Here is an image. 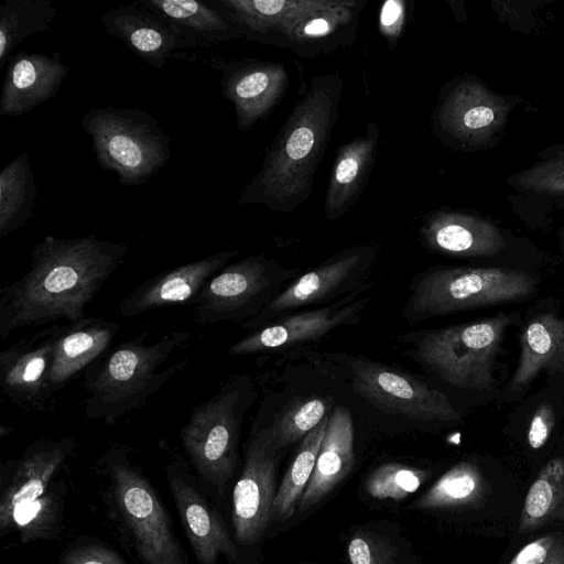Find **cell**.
Masks as SVG:
<instances>
[{"label": "cell", "instance_id": "33", "mask_svg": "<svg viewBox=\"0 0 564 564\" xmlns=\"http://www.w3.org/2000/svg\"><path fill=\"white\" fill-rule=\"evenodd\" d=\"M327 415L302 441L295 457L286 470L273 502V518L290 519L312 477L319 447L328 423Z\"/></svg>", "mask_w": 564, "mask_h": 564}, {"label": "cell", "instance_id": "5", "mask_svg": "<svg viewBox=\"0 0 564 564\" xmlns=\"http://www.w3.org/2000/svg\"><path fill=\"white\" fill-rule=\"evenodd\" d=\"M256 398L252 377L234 375L192 409L180 431L186 459L210 498L221 499L235 476L242 423Z\"/></svg>", "mask_w": 564, "mask_h": 564}, {"label": "cell", "instance_id": "27", "mask_svg": "<svg viewBox=\"0 0 564 564\" xmlns=\"http://www.w3.org/2000/svg\"><path fill=\"white\" fill-rule=\"evenodd\" d=\"M519 344L510 391H521L542 371L564 373V317L552 312L535 316L523 328Z\"/></svg>", "mask_w": 564, "mask_h": 564}, {"label": "cell", "instance_id": "14", "mask_svg": "<svg viewBox=\"0 0 564 564\" xmlns=\"http://www.w3.org/2000/svg\"><path fill=\"white\" fill-rule=\"evenodd\" d=\"M166 484L196 564L236 563L234 535L212 498L200 486L187 459L173 454L164 466Z\"/></svg>", "mask_w": 564, "mask_h": 564}, {"label": "cell", "instance_id": "30", "mask_svg": "<svg viewBox=\"0 0 564 564\" xmlns=\"http://www.w3.org/2000/svg\"><path fill=\"white\" fill-rule=\"evenodd\" d=\"M37 195L29 154L14 158L0 173V238L22 228L33 216Z\"/></svg>", "mask_w": 564, "mask_h": 564}, {"label": "cell", "instance_id": "29", "mask_svg": "<svg viewBox=\"0 0 564 564\" xmlns=\"http://www.w3.org/2000/svg\"><path fill=\"white\" fill-rule=\"evenodd\" d=\"M204 43H224L243 37L242 30L213 1L137 0Z\"/></svg>", "mask_w": 564, "mask_h": 564}, {"label": "cell", "instance_id": "31", "mask_svg": "<svg viewBox=\"0 0 564 564\" xmlns=\"http://www.w3.org/2000/svg\"><path fill=\"white\" fill-rule=\"evenodd\" d=\"M57 17L53 0H4L0 6V69L26 37L50 29Z\"/></svg>", "mask_w": 564, "mask_h": 564}, {"label": "cell", "instance_id": "34", "mask_svg": "<svg viewBox=\"0 0 564 564\" xmlns=\"http://www.w3.org/2000/svg\"><path fill=\"white\" fill-rule=\"evenodd\" d=\"M330 401L311 395L295 398L271 422L264 425L270 440L278 449L302 441L327 415Z\"/></svg>", "mask_w": 564, "mask_h": 564}, {"label": "cell", "instance_id": "39", "mask_svg": "<svg viewBox=\"0 0 564 564\" xmlns=\"http://www.w3.org/2000/svg\"><path fill=\"white\" fill-rule=\"evenodd\" d=\"M59 564H127L123 556L110 545L95 538L80 536L61 552Z\"/></svg>", "mask_w": 564, "mask_h": 564}, {"label": "cell", "instance_id": "36", "mask_svg": "<svg viewBox=\"0 0 564 564\" xmlns=\"http://www.w3.org/2000/svg\"><path fill=\"white\" fill-rule=\"evenodd\" d=\"M563 478L564 458H554L543 467L527 494L521 531L532 530L556 510Z\"/></svg>", "mask_w": 564, "mask_h": 564}, {"label": "cell", "instance_id": "9", "mask_svg": "<svg viewBox=\"0 0 564 564\" xmlns=\"http://www.w3.org/2000/svg\"><path fill=\"white\" fill-rule=\"evenodd\" d=\"M314 361L387 414L424 423L462 421L446 394L397 368L341 352L316 354Z\"/></svg>", "mask_w": 564, "mask_h": 564}, {"label": "cell", "instance_id": "38", "mask_svg": "<svg viewBox=\"0 0 564 564\" xmlns=\"http://www.w3.org/2000/svg\"><path fill=\"white\" fill-rule=\"evenodd\" d=\"M508 183L525 193L564 196V147L512 174Z\"/></svg>", "mask_w": 564, "mask_h": 564}, {"label": "cell", "instance_id": "17", "mask_svg": "<svg viewBox=\"0 0 564 564\" xmlns=\"http://www.w3.org/2000/svg\"><path fill=\"white\" fill-rule=\"evenodd\" d=\"M61 327L59 323L50 325L0 352V389L25 411L43 412L52 406L48 376Z\"/></svg>", "mask_w": 564, "mask_h": 564}, {"label": "cell", "instance_id": "8", "mask_svg": "<svg viewBox=\"0 0 564 564\" xmlns=\"http://www.w3.org/2000/svg\"><path fill=\"white\" fill-rule=\"evenodd\" d=\"M80 126L91 137L100 167L116 173L121 185H141L170 161V135L139 108H90Z\"/></svg>", "mask_w": 564, "mask_h": 564}, {"label": "cell", "instance_id": "16", "mask_svg": "<svg viewBox=\"0 0 564 564\" xmlns=\"http://www.w3.org/2000/svg\"><path fill=\"white\" fill-rule=\"evenodd\" d=\"M72 436L41 437L0 467V532L14 512L44 496L75 454Z\"/></svg>", "mask_w": 564, "mask_h": 564}, {"label": "cell", "instance_id": "13", "mask_svg": "<svg viewBox=\"0 0 564 564\" xmlns=\"http://www.w3.org/2000/svg\"><path fill=\"white\" fill-rule=\"evenodd\" d=\"M280 453L265 426L253 425L245 443L242 470L231 492L230 521L238 552L262 540L273 519Z\"/></svg>", "mask_w": 564, "mask_h": 564}, {"label": "cell", "instance_id": "12", "mask_svg": "<svg viewBox=\"0 0 564 564\" xmlns=\"http://www.w3.org/2000/svg\"><path fill=\"white\" fill-rule=\"evenodd\" d=\"M511 109L508 99L479 78L459 76L440 93L432 116L434 131L460 149L485 147L503 131Z\"/></svg>", "mask_w": 564, "mask_h": 564}, {"label": "cell", "instance_id": "32", "mask_svg": "<svg viewBox=\"0 0 564 564\" xmlns=\"http://www.w3.org/2000/svg\"><path fill=\"white\" fill-rule=\"evenodd\" d=\"M65 496V482L54 481L44 496L14 512L0 538L18 533L22 543L56 539L62 529Z\"/></svg>", "mask_w": 564, "mask_h": 564}, {"label": "cell", "instance_id": "40", "mask_svg": "<svg viewBox=\"0 0 564 564\" xmlns=\"http://www.w3.org/2000/svg\"><path fill=\"white\" fill-rule=\"evenodd\" d=\"M350 564H401L395 547L373 533L355 534L347 546Z\"/></svg>", "mask_w": 564, "mask_h": 564}, {"label": "cell", "instance_id": "24", "mask_svg": "<svg viewBox=\"0 0 564 564\" xmlns=\"http://www.w3.org/2000/svg\"><path fill=\"white\" fill-rule=\"evenodd\" d=\"M119 325L104 317H84L62 324L57 336L48 387L52 398L99 359L111 346Z\"/></svg>", "mask_w": 564, "mask_h": 564}, {"label": "cell", "instance_id": "35", "mask_svg": "<svg viewBox=\"0 0 564 564\" xmlns=\"http://www.w3.org/2000/svg\"><path fill=\"white\" fill-rule=\"evenodd\" d=\"M482 489V476L478 467L460 462L442 475L414 506L432 510L464 506L475 501Z\"/></svg>", "mask_w": 564, "mask_h": 564}, {"label": "cell", "instance_id": "6", "mask_svg": "<svg viewBox=\"0 0 564 564\" xmlns=\"http://www.w3.org/2000/svg\"><path fill=\"white\" fill-rule=\"evenodd\" d=\"M535 289L525 271L496 267L435 265L415 274L402 308L409 324L528 297Z\"/></svg>", "mask_w": 564, "mask_h": 564}, {"label": "cell", "instance_id": "23", "mask_svg": "<svg viewBox=\"0 0 564 564\" xmlns=\"http://www.w3.org/2000/svg\"><path fill=\"white\" fill-rule=\"evenodd\" d=\"M419 236L425 249L456 257H488L507 248L505 236L494 223L458 210L429 214Z\"/></svg>", "mask_w": 564, "mask_h": 564}, {"label": "cell", "instance_id": "19", "mask_svg": "<svg viewBox=\"0 0 564 564\" xmlns=\"http://www.w3.org/2000/svg\"><path fill=\"white\" fill-rule=\"evenodd\" d=\"M101 22L109 35L158 69L163 68L177 50L203 45L188 32L137 1L108 10Z\"/></svg>", "mask_w": 564, "mask_h": 564}, {"label": "cell", "instance_id": "10", "mask_svg": "<svg viewBox=\"0 0 564 564\" xmlns=\"http://www.w3.org/2000/svg\"><path fill=\"white\" fill-rule=\"evenodd\" d=\"M299 274L300 268H286L264 253L228 263L193 300L194 322L199 326L241 325L260 314Z\"/></svg>", "mask_w": 564, "mask_h": 564}, {"label": "cell", "instance_id": "4", "mask_svg": "<svg viewBox=\"0 0 564 564\" xmlns=\"http://www.w3.org/2000/svg\"><path fill=\"white\" fill-rule=\"evenodd\" d=\"M102 480V503L122 547L138 564H191L160 492L119 445L93 466Z\"/></svg>", "mask_w": 564, "mask_h": 564}, {"label": "cell", "instance_id": "25", "mask_svg": "<svg viewBox=\"0 0 564 564\" xmlns=\"http://www.w3.org/2000/svg\"><path fill=\"white\" fill-rule=\"evenodd\" d=\"M378 141L379 128L370 122L362 135L337 149L324 204L328 221L341 218L359 199L376 161Z\"/></svg>", "mask_w": 564, "mask_h": 564}, {"label": "cell", "instance_id": "7", "mask_svg": "<svg viewBox=\"0 0 564 564\" xmlns=\"http://www.w3.org/2000/svg\"><path fill=\"white\" fill-rule=\"evenodd\" d=\"M510 316L499 313L477 322L421 329L399 336L405 354L446 383L489 391L494 367Z\"/></svg>", "mask_w": 564, "mask_h": 564}, {"label": "cell", "instance_id": "11", "mask_svg": "<svg viewBox=\"0 0 564 564\" xmlns=\"http://www.w3.org/2000/svg\"><path fill=\"white\" fill-rule=\"evenodd\" d=\"M379 246L359 243L334 253L318 265L299 274L256 317L240 326L249 332L262 328L291 313L329 305L372 282Z\"/></svg>", "mask_w": 564, "mask_h": 564}, {"label": "cell", "instance_id": "26", "mask_svg": "<svg viewBox=\"0 0 564 564\" xmlns=\"http://www.w3.org/2000/svg\"><path fill=\"white\" fill-rule=\"evenodd\" d=\"M355 460L350 411L339 405L328 417L312 477L299 502L305 511L325 498L350 471Z\"/></svg>", "mask_w": 564, "mask_h": 564}, {"label": "cell", "instance_id": "22", "mask_svg": "<svg viewBox=\"0 0 564 564\" xmlns=\"http://www.w3.org/2000/svg\"><path fill=\"white\" fill-rule=\"evenodd\" d=\"M367 0H333L332 4L295 21L276 33L269 44L303 57L328 54L350 45Z\"/></svg>", "mask_w": 564, "mask_h": 564}, {"label": "cell", "instance_id": "2", "mask_svg": "<svg viewBox=\"0 0 564 564\" xmlns=\"http://www.w3.org/2000/svg\"><path fill=\"white\" fill-rule=\"evenodd\" d=\"M343 79L338 70L311 78L267 151L259 172L241 192L239 205L290 213L310 197L338 118Z\"/></svg>", "mask_w": 564, "mask_h": 564}, {"label": "cell", "instance_id": "41", "mask_svg": "<svg viewBox=\"0 0 564 564\" xmlns=\"http://www.w3.org/2000/svg\"><path fill=\"white\" fill-rule=\"evenodd\" d=\"M405 2L388 0L380 10L379 30L387 39L389 48H393L400 39L405 22Z\"/></svg>", "mask_w": 564, "mask_h": 564}, {"label": "cell", "instance_id": "15", "mask_svg": "<svg viewBox=\"0 0 564 564\" xmlns=\"http://www.w3.org/2000/svg\"><path fill=\"white\" fill-rule=\"evenodd\" d=\"M372 286L373 283L329 305L297 311L248 332L229 346L227 352L246 356L284 351L321 340L340 327L356 325L371 301L368 291Z\"/></svg>", "mask_w": 564, "mask_h": 564}, {"label": "cell", "instance_id": "43", "mask_svg": "<svg viewBox=\"0 0 564 564\" xmlns=\"http://www.w3.org/2000/svg\"><path fill=\"white\" fill-rule=\"evenodd\" d=\"M555 544L552 535L536 539L524 545L509 564H543Z\"/></svg>", "mask_w": 564, "mask_h": 564}, {"label": "cell", "instance_id": "42", "mask_svg": "<svg viewBox=\"0 0 564 564\" xmlns=\"http://www.w3.org/2000/svg\"><path fill=\"white\" fill-rule=\"evenodd\" d=\"M555 424L553 406L547 403H541L529 425L528 443L533 449L541 448L549 440Z\"/></svg>", "mask_w": 564, "mask_h": 564}, {"label": "cell", "instance_id": "44", "mask_svg": "<svg viewBox=\"0 0 564 564\" xmlns=\"http://www.w3.org/2000/svg\"><path fill=\"white\" fill-rule=\"evenodd\" d=\"M543 564H564V544H555Z\"/></svg>", "mask_w": 564, "mask_h": 564}, {"label": "cell", "instance_id": "20", "mask_svg": "<svg viewBox=\"0 0 564 564\" xmlns=\"http://www.w3.org/2000/svg\"><path fill=\"white\" fill-rule=\"evenodd\" d=\"M238 254V250L218 251L156 274L130 291L119 302L117 313L130 318L151 310L192 304L208 280Z\"/></svg>", "mask_w": 564, "mask_h": 564}, {"label": "cell", "instance_id": "28", "mask_svg": "<svg viewBox=\"0 0 564 564\" xmlns=\"http://www.w3.org/2000/svg\"><path fill=\"white\" fill-rule=\"evenodd\" d=\"M243 32V37L269 44L284 28L333 0H213Z\"/></svg>", "mask_w": 564, "mask_h": 564}, {"label": "cell", "instance_id": "3", "mask_svg": "<svg viewBox=\"0 0 564 564\" xmlns=\"http://www.w3.org/2000/svg\"><path fill=\"white\" fill-rule=\"evenodd\" d=\"M149 336L145 330L110 347L84 371L86 419L115 423L142 408L188 366L187 356L176 357L188 347L191 332L171 330L151 343Z\"/></svg>", "mask_w": 564, "mask_h": 564}, {"label": "cell", "instance_id": "21", "mask_svg": "<svg viewBox=\"0 0 564 564\" xmlns=\"http://www.w3.org/2000/svg\"><path fill=\"white\" fill-rule=\"evenodd\" d=\"M58 53L19 52L7 61L0 115L22 116L56 96L69 74Z\"/></svg>", "mask_w": 564, "mask_h": 564}, {"label": "cell", "instance_id": "1", "mask_svg": "<svg viewBox=\"0 0 564 564\" xmlns=\"http://www.w3.org/2000/svg\"><path fill=\"white\" fill-rule=\"evenodd\" d=\"M128 251L127 243L95 235L46 236L32 248L29 271L0 290V340L21 328L84 318Z\"/></svg>", "mask_w": 564, "mask_h": 564}, {"label": "cell", "instance_id": "37", "mask_svg": "<svg viewBox=\"0 0 564 564\" xmlns=\"http://www.w3.org/2000/svg\"><path fill=\"white\" fill-rule=\"evenodd\" d=\"M427 477L426 469L401 463H387L369 475L365 487L372 498L399 501L415 492Z\"/></svg>", "mask_w": 564, "mask_h": 564}, {"label": "cell", "instance_id": "18", "mask_svg": "<svg viewBox=\"0 0 564 564\" xmlns=\"http://www.w3.org/2000/svg\"><path fill=\"white\" fill-rule=\"evenodd\" d=\"M221 74V91L234 105L237 128L249 131L281 101L289 87V73L276 62L241 58L225 62L213 57Z\"/></svg>", "mask_w": 564, "mask_h": 564}]
</instances>
